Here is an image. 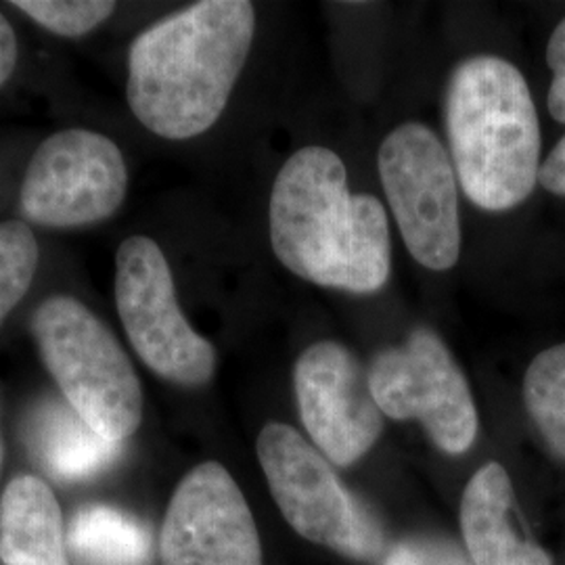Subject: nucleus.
<instances>
[{"instance_id":"obj_1","label":"nucleus","mask_w":565,"mask_h":565,"mask_svg":"<svg viewBox=\"0 0 565 565\" xmlns=\"http://www.w3.org/2000/svg\"><path fill=\"white\" fill-rule=\"evenodd\" d=\"M256 34L247 0H202L147 28L128 53L135 118L168 141L210 130L223 116Z\"/></svg>"},{"instance_id":"obj_2","label":"nucleus","mask_w":565,"mask_h":565,"mask_svg":"<svg viewBox=\"0 0 565 565\" xmlns=\"http://www.w3.org/2000/svg\"><path fill=\"white\" fill-rule=\"evenodd\" d=\"M270 243L303 281L375 294L390 279L392 235L382 202L352 195L342 158L310 145L282 163L270 193Z\"/></svg>"},{"instance_id":"obj_3","label":"nucleus","mask_w":565,"mask_h":565,"mask_svg":"<svg viewBox=\"0 0 565 565\" xmlns=\"http://www.w3.org/2000/svg\"><path fill=\"white\" fill-rule=\"evenodd\" d=\"M450 160L469 202L488 212L524 203L541 172V121L524 74L509 61H461L446 88Z\"/></svg>"},{"instance_id":"obj_4","label":"nucleus","mask_w":565,"mask_h":565,"mask_svg":"<svg viewBox=\"0 0 565 565\" xmlns=\"http://www.w3.org/2000/svg\"><path fill=\"white\" fill-rule=\"evenodd\" d=\"M32 333L65 403L86 424L111 443H124L139 429L141 382L109 327L84 303L70 296L44 300Z\"/></svg>"},{"instance_id":"obj_5","label":"nucleus","mask_w":565,"mask_h":565,"mask_svg":"<svg viewBox=\"0 0 565 565\" xmlns=\"http://www.w3.org/2000/svg\"><path fill=\"white\" fill-rule=\"evenodd\" d=\"M256 450L282 518L306 541L359 562L375 559L384 551V532L375 518L298 429L266 424Z\"/></svg>"},{"instance_id":"obj_6","label":"nucleus","mask_w":565,"mask_h":565,"mask_svg":"<svg viewBox=\"0 0 565 565\" xmlns=\"http://www.w3.org/2000/svg\"><path fill=\"white\" fill-rule=\"evenodd\" d=\"M377 168L411 256L429 270L452 268L461 221L457 172L443 141L422 121L401 124L382 142Z\"/></svg>"},{"instance_id":"obj_7","label":"nucleus","mask_w":565,"mask_h":565,"mask_svg":"<svg viewBox=\"0 0 565 565\" xmlns=\"http://www.w3.org/2000/svg\"><path fill=\"white\" fill-rule=\"evenodd\" d=\"M116 306L142 363L172 384H207L216 350L182 315L174 279L160 245L130 237L116 256Z\"/></svg>"},{"instance_id":"obj_8","label":"nucleus","mask_w":565,"mask_h":565,"mask_svg":"<svg viewBox=\"0 0 565 565\" xmlns=\"http://www.w3.org/2000/svg\"><path fill=\"white\" fill-rule=\"evenodd\" d=\"M369 384L382 413L419 422L434 445L463 455L478 436V411L461 366L429 327L382 350L369 366Z\"/></svg>"},{"instance_id":"obj_9","label":"nucleus","mask_w":565,"mask_h":565,"mask_svg":"<svg viewBox=\"0 0 565 565\" xmlns=\"http://www.w3.org/2000/svg\"><path fill=\"white\" fill-rule=\"evenodd\" d=\"M128 186L120 147L99 132L70 128L36 149L21 184V212L30 223L72 228L118 212Z\"/></svg>"},{"instance_id":"obj_10","label":"nucleus","mask_w":565,"mask_h":565,"mask_svg":"<svg viewBox=\"0 0 565 565\" xmlns=\"http://www.w3.org/2000/svg\"><path fill=\"white\" fill-rule=\"evenodd\" d=\"M300 419L329 463L348 467L363 459L384 429L369 373L338 342L306 348L294 371Z\"/></svg>"},{"instance_id":"obj_11","label":"nucleus","mask_w":565,"mask_h":565,"mask_svg":"<svg viewBox=\"0 0 565 565\" xmlns=\"http://www.w3.org/2000/svg\"><path fill=\"white\" fill-rule=\"evenodd\" d=\"M160 548L163 565H263L254 515L223 465L207 461L182 478Z\"/></svg>"},{"instance_id":"obj_12","label":"nucleus","mask_w":565,"mask_h":565,"mask_svg":"<svg viewBox=\"0 0 565 565\" xmlns=\"http://www.w3.org/2000/svg\"><path fill=\"white\" fill-rule=\"evenodd\" d=\"M515 492L505 467L490 461L465 486L461 532L473 565H553L545 548L513 524Z\"/></svg>"},{"instance_id":"obj_13","label":"nucleus","mask_w":565,"mask_h":565,"mask_svg":"<svg viewBox=\"0 0 565 565\" xmlns=\"http://www.w3.org/2000/svg\"><path fill=\"white\" fill-rule=\"evenodd\" d=\"M0 559L7 565H70L60 503L41 478L20 476L4 488Z\"/></svg>"},{"instance_id":"obj_14","label":"nucleus","mask_w":565,"mask_h":565,"mask_svg":"<svg viewBox=\"0 0 565 565\" xmlns=\"http://www.w3.org/2000/svg\"><path fill=\"white\" fill-rule=\"evenodd\" d=\"M30 446L42 467L60 482L93 480L120 457L124 443H111L67 403H42L28 427Z\"/></svg>"},{"instance_id":"obj_15","label":"nucleus","mask_w":565,"mask_h":565,"mask_svg":"<svg viewBox=\"0 0 565 565\" xmlns=\"http://www.w3.org/2000/svg\"><path fill=\"white\" fill-rule=\"evenodd\" d=\"M67 548L81 565H149L151 532L145 525L107 505L81 509L67 530Z\"/></svg>"},{"instance_id":"obj_16","label":"nucleus","mask_w":565,"mask_h":565,"mask_svg":"<svg viewBox=\"0 0 565 565\" xmlns=\"http://www.w3.org/2000/svg\"><path fill=\"white\" fill-rule=\"evenodd\" d=\"M524 403L548 448L565 463V343L546 348L530 363Z\"/></svg>"},{"instance_id":"obj_17","label":"nucleus","mask_w":565,"mask_h":565,"mask_svg":"<svg viewBox=\"0 0 565 565\" xmlns=\"http://www.w3.org/2000/svg\"><path fill=\"white\" fill-rule=\"evenodd\" d=\"M39 243L21 221L0 223V324L21 302L39 268Z\"/></svg>"},{"instance_id":"obj_18","label":"nucleus","mask_w":565,"mask_h":565,"mask_svg":"<svg viewBox=\"0 0 565 565\" xmlns=\"http://www.w3.org/2000/svg\"><path fill=\"white\" fill-rule=\"evenodd\" d=\"M13 4L49 32L67 39L88 34L116 9L109 0H15Z\"/></svg>"},{"instance_id":"obj_19","label":"nucleus","mask_w":565,"mask_h":565,"mask_svg":"<svg viewBox=\"0 0 565 565\" xmlns=\"http://www.w3.org/2000/svg\"><path fill=\"white\" fill-rule=\"evenodd\" d=\"M384 565H469L463 553L438 539H411L394 546Z\"/></svg>"},{"instance_id":"obj_20","label":"nucleus","mask_w":565,"mask_h":565,"mask_svg":"<svg viewBox=\"0 0 565 565\" xmlns=\"http://www.w3.org/2000/svg\"><path fill=\"white\" fill-rule=\"evenodd\" d=\"M546 63L553 72V81L548 88V114L557 121L565 124V18L553 30L546 46Z\"/></svg>"},{"instance_id":"obj_21","label":"nucleus","mask_w":565,"mask_h":565,"mask_svg":"<svg viewBox=\"0 0 565 565\" xmlns=\"http://www.w3.org/2000/svg\"><path fill=\"white\" fill-rule=\"evenodd\" d=\"M539 182L553 195L565 198V137L555 145L545 162L541 163Z\"/></svg>"},{"instance_id":"obj_22","label":"nucleus","mask_w":565,"mask_h":565,"mask_svg":"<svg viewBox=\"0 0 565 565\" xmlns=\"http://www.w3.org/2000/svg\"><path fill=\"white\" fill-rule=\"evenodd\" d=\"M18 65V41L11 23L0 13V86L11 78Z\"/></svg>"},{"instance_id":"obj_23","label":"nucleus","mask_w":565,"mask_h":565,"mask_svg":"<svg viewBox=\"0 0 565 565\" xmlns=\"http://www.w3.org/2000/svg\"><path fill=\"white\" fill-rule=\"evenodd\" d=\"M0 465H2V445H0Z\"/></svg>"}]
</instances>
